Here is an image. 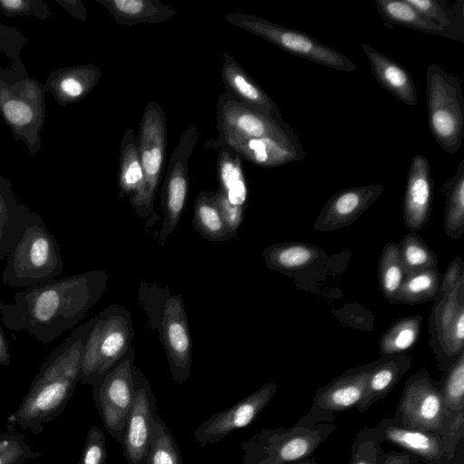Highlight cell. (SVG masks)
Returning a JSON list of instances; mask_svg holds the SVG:
<instances>
[{
    "label": "cell",
    "instance_id": "obj_1",
    "mask_svg": "<svg viewBox=\"0 0 464 464\" xmlns=\"http://www.w3.org/2000/svg\"><path fill=\"white\" fill-rule=\"evenodd\" d=\"M107 283L105 270H93L26 287L14 295L13 304L0 301L2 322L49 344L86 316Z\"/></svg>",
    "mask_w": 464,
    "mask_h": 464
},
{
    "label": "cell",
    "instance_id": "obj_2",
    "mask_svg": "<svg viewBox=\"0 0 464 464\" xmlns=\"http://www.w3.org/2000/svg\"><path fill=\"white\" fill-rule=\"evenodd\" d=\"M94 318L73 329L41 365L9 421L39 435L66 408L80 381L84 344Z\"/></svg>",
    "mask_w": 464,
    "mask_h": 464
},
{
    "label": "cell",
    "instance_id": "obj_3",
    "mask_svg": "<svg viewBox=\"0 0 464 464\" xmlns=\"http://www.w3.org/2000/svg\"><path fill=\"white\" fill-rule=\"evenodd\" d=\"M63 268L58 242L41 216L31 212L23 232L7 255L3 284L26 288L54 280Z\"/></svg>",
    "mask_w": 464,
    "mask_h": 464
},
{
    "label": "cell",
    "instance_id": "obj_4",
    "mask_svg": "<svg viewBox=\"0 0 464 464\" xmlns=\"http://www.w3.org/2000/svg\"><path fill=\"white\" fill-rule=\"evenodd\" d=\"M335 430L333 423H314L305 415L289 428H264L241 444L242 464H289L310 458Z\"/></svg>",
    "mask_w": 464,
    "mask_h": 464
},
{
    "label": "cell",
    "instance_id": "obj_5",
    "mask_svg": "<svg viewBox=\"0 0 464 464\" xmlns=\"http://www.w3.org/2000/svg\"><path fill=\"white\" fill-rule=\"evenodd\" d=\"M93 318L80 373V381L92 386L121 360L134 335L130 313L124 306L109 305Z\"/></svg>",
    "mask_w": 464,
    "mask_h": 464
},
{
    "label": "cell",
    "instance_id": "obj_6",
    "mask_svg": "<svg viewBox=\"0 0 464 464\" xmlns=\"http://www.w3.org/2000/svg\"><path fill=\"white\" fill-rule=\"evenodd\" d=\"M166 123L162 107L157 102H150L144 109L137 137L143 184L140 191L130 198L134 211L145 221V232L160 218L154 210V202L165 163Z\"/></svg>",
    "mask_w": 464,
    "mask_h": 464
},
{
    "label": "cell",
    "instance_id": "obj_7",
    "mask_svg": "<svg viewBox=\"0 0 464 464\" xmlns=\"http://www.w3.org/2000/svg\"><path fill=\"white\" fill-rule=\"evenodd\" d=\"M430 131L449 154L457 152L464 137V98L458 77L432 63L426 73Z\"/></svg>",
    "mask_w": 464,
    "mask_h": 464
},
{
    "label": "cell",
    "instance_id": "obj_8",
    "mask_svg": "<svg viewBox=\"0 0 464 464\" xmlns=\"http://www.w3.org/2000/svg\"><path fill=\"white\" fill-rule=\"evenodd\" d=\"M44 85L26 78L10 84L0 79V114L15 140H22L31 156L41 147L45 120Z\"/></svg>",
    "mask_w": 464,
    "mask_h": 464
},
{
    "label": "cell",
    "instance_id": "obj_9",
    "mask_svg": "<svg viewBox=\"0 0 464 464\" xmlns=\"http://www.w3.org/2000/svg\"><path fill=\"white\" fill-rule=\"evenodd\" d=\"M224 18L231 24L256 34L295 55L346 72L357 69L347 56L304 33L247 14L228 13Z\"/></svg>",
    "mask_w": 464,
    "mask_h": 464
},
{
    "label": "cell",
    "instance_id": "obj_10",
    "mask_svg": "<svg viewBox=\"0 0 464 464\" xmlns=\"http://www.w3.org/2000/svg\"><path fill=\"white\" fill-rule=\"evenodd\" d=\"M132 347L92 387L93 400L109 434L121 445L127 419L136 394Z\"/></svg>",
    "mask_w": 464,
    "mask_h": 464
},
{
    "label": "cell",
    "instance_id": "obj_11",
    "mask_svg": "<svg viewBox=\"0 0 464 464\" xmlns=\"http://www.w3.org/2000/svg\"><path fill=\"white\" fill-rule=\"evenodd\" d=\"M393 418L405 428L440 433L445 421L440 382L424 368L410 375Z\"/></svg>",
    "mask_w": 464,
    "mask_h": 464
},
{
    "label": "cell",
    "instance_id": "obj_12",
    "mask_svg": "<svg viewBox=\"0 0 464 464\" xmlns=\"http://www.w3.org/2000/svg\"><path fill=\"white\" fill-rule=\"evenodd\" d=\"M198 141V128L190 124L180 135L167 169L161 192L162 225L157 237L163 246L177 227L187 203L188 193V161Z\"/></svg>",
    "mask_w": 464,
    "mask_h": 464
},
{
    "label": "cell",
    "instance_id": "obj_13",
    "mask_svg": "<svg viewBox=\"0 0 464 464\" xmlns=\"http://www.w3.org/2000/svg\"><path fill=\"white\" fill-rule=\"evenodd\" d=\"M218 134L244 139H272L301 145L298 137L286 123L254 111L239 103L228 92L220 93L217 104Z\"/></svg>",
    "mask_w": 464,
    "mask_h": 464
},
{
    "label": "cell",
    "instance_id": "obj_14",
    "mask_svg": "<svg viewBox=\"0 0 464 464\" xmlns=\"http://www.w3.org/2000/svg\"><path fill=\"white\" fill-rule=\"evenodd\" d=\"M373 366L374 362L350 368L318 388L305 416L314 423H331L335 413L357 407Z\"/></svg>",
    "mask_w": 464,
    "mask_h": 464
},
{
    "label": "cell",
    "instance_id": "obj_15",
    "mask_svg": "<svg viewBox=\"0 0 464 464\" xmlns=\"http://www.w3.org/2000/svg\"><path fill=\"white\" fill-rule=\"evenodd\" d=\"M174 382L185 383L191 373L192 342L182 295H171L157 331Z\"/></svg>",
    "mask_w": 464,
    "mask_h": 464
},
{
    "label": "cell",
    "instance_id": "obj_16",
    "mask_svg": "<svg viewBox=\"0 0 464 464\" xmlns=\"http://www.w3.org/2000/svg\"><path fill=\"white\" fill-rule=\"evenodd\" d=\"M276 391L277 384L269 382L236 404L210 416L194 431L200 448L217 443L234 430L250 425L269 404Z\"/></svg>",
    "mask_w": 464,
    "mask_h": 464
},
{
    "label": "cell",
    "instance_id": "obj_17",
    "mask_svg": "<svg viewBox=\"0 0 464 464\" xmlns=\"http://www.w3.org/2000/svg\"><path fill=\"white\" fill-rule=\"evenodd\" d=\"M136 394L130 411L121 448L128 464H144L150 447L157 413L156 397L149 380L135 372Z\"/></svg>",
    "mask_w": 464,
    "mask_h": 464
},
{
    "label": "cell",
    "instance_id": "obj_18",
    "mask_svg": "<svg viewBox=\"0 0 464 464\" xmlns=\"http://www.w3.org/2000/svg\"><path fill=\"white\" fill-rule=\"evenodd\" d=\"M380 184L349 188L334 193L324 205L314 228L327 232L354 223L382 193Z\"/></svg>",
    "mask_w": 464,
    "mask_h": 464
},
{
    "label": "cell",
    "instance_id": "obj_19",
    "mask_svg": "<svg viewBox=\"0 0 464 464\" xmlns=\"http://www.w3.org/2000/svg\"><path fill=\"white\" fill-rule=\"evenodd\" d=\"M434 183L428 159L415 155L410 164L403 198V221L411 232L427 225L431 213Z\"/></svg>",
    "mask_w": 464,
    "mask_h": 464
},
{
    "label": "cell",
    "instance_id": "obj_20",
    "mask_svg": "<svg viewBox=\"0 0 464 464\" xmlns=\"http://www.w3.org/2000/svg\"><path fill=\"white\" fill-rule=\"evenodd\" d=\"M205 146L211 148L226 146L237 153L241 159L263 168L282 166L304 157L302 145L285 143L272 139H244L218 134L215 140L207 142Z\"/></svg>",
    "mask_w": 464,
    "mask_h": 464
},
{
    "label": "cell",
    "instance_id": "obj_21",
    "mask_svg": "<svg viewBox=\"0 0 464 464\" xmlns=\"http://www.w3.org/2000/svg\"><path fill=\"white\" fill-rule=\"evenodd\" d=\"M383 441L401 447L422 464H447L441 438L439 433L409 429L393 417L384 418L374 427Z\"/></svg>",
    "mask_w": 464,
    "mask_h": 464
},
{
    "label": "cell",
    "instance_id": "obj_22",
    "mask_svg": "<svg viewBox=\"0 0 464 464\" xmlns=\"http://www.w3.org/2000/svg\"><path fill=\"white\" fill-rule=\"evenodd\" d=\"M221 78L228 92L239 103L274 121L285 122L275 102L257 85L240 64L227 53H223Z\"/></svg>",
    "mask_w": 464,
    "mask_h": 464
},
{
    "label": "cell",
    "instance_id": "obj_23",
    "mask_svg": "<svg viewBox=\"0 0 464 464\" xmlns=\"http://www.w3.org/2000/svg\"><path fill=\"white\" fill-rule=\"evenodd\" d=\"M102 76L100 67L82 64L59 68L48 76L44 92H51L56 102L65 106L82 101L98 83Z\"/></svg>",
    "mask_w": 464,
    "mask_h": 464
},
{
    "label": "cell",
    "instance_id": "obj_24",
    "mask_svg": "<svg viewBox=\"0 0 464 464\" xmlns=\"http://www.w3.org/2000/svg\"><path fill=\"white\" fill-rule=\"evenodd\" d=\"M411 357L407 353L382 355L374 361L362 401L356 407L363 413L373 403L386 397L411 368Z\"/></svg>",
    "mask_w": 464,
    "mask_h": 464
},
{
    "label": "cell",
    "instance_id": "obj_25",
    "mask_svg": "<svg viewBox=\"0 0 464 464\" xmlns=\"http://www.w3.org/2000/svg\"><path fill=\"white\" fill-rule=\"evenodd\" d=\"M362 47L377 82L401 102L415 105L416 87L408 71L370 45L362 44Z\"/></svg>",
    "mask_w": 464,
    "mask_h": 464
},
{
    "label": "cell",
    "instance_id": "obj_26",
    "mask_svg": "<svg viewBox=\"0 0 464 464\" xmlns=\"http://www.w3.org/2000/svg\"><path fill=\"white\" fill-rule=\"evenodd\" d=\"M121 25L159 24L174 17L176 10L159 0H96Z\"/></svg>",
    "mask_w": 464,
    "mask_h": 464
},
{
    "label": "cell",
    "instance_id": "obj_27",
    "mask_svg": "<svg viewBox=\"0 0 464 464\" xmlns=\"http://www.w3.org/2000/svg\"><path fill=\"white\" fill-rule=\"evenodd\" d=\"M30 209L20 204L11 188L9 179L0 176V259L7 256L23 232Z\"/></svg>",
    "mask_w": 464,
    "mask_h": 464
},
{
    "label": "cell",
    "instance_id": "obj_28",
    "mask_svg": "<svg viewBox=\"0 0 464 464\" xmlns=\"http://www.w3.org/2000/svg\"><path fill=\"white\" fill-rule=\"evenodd\" d=\"M266 265L280 273H293L310 267L320 257L321 249L304 242H280L263 250Z\"/></svg>",
    "mask_w": 464,
    "mask_h": 464
},
{
    "label": "cell",
    "instance_id": "obj_29",
    "mask_svg": "<svg viewBox=\"0 0 464 464\" xmlns=\"http://www.w3.org/2000/svg\"><path fill=\"white\" fill-rule=\"evenodd\" d=\"M217 159L218 191L227 200L240 208L246 209L248 190L242 168L241 158L231 149L220 146Z\"/></svg>",
    "mask_w": 464,
    "mask_h": 464
},
{
    "label": "cell",
    "instance_id": "obj_30",
    "mask_svg": "<svg viewBox=\"0 0 464 464\" xmlns=\"http://www.w3.org/2000/svg\"><path fill=\"white\" fill-rule=\"evenodd\" d=\"M445 32V37L464 42V1L406 0Z\"/></svg>",
    "mask_w": 464,
    "mask_h": 464
},
{
    "label": "cell",
    "instance_id": "obj_31",
    "mask_svg": "<svg viewBox=\"0 0 464 464\" xmlns=\"http://www.w3.org/2000/svg\"><path fill=\"white\" fill-rule=\"evenodd\" d=\"M143 184L138 138L131 129H127L121 141L120 166L118 174L119 196L136 195Z\"/></svg>",
    "mask_w": 464,
    "mask_h": 464
},
{
    "label": "cell",
    "instance_id": "obj_32",
    "mask_svg": "<svg viewBox=\"0 0 464 464\" xmlns=\"http://www.w3.org/2000/svg\"><path fill=\"white\" fill-rule=\"evenodd\" d=\"M441 189L446 195L444 230L450 238L457 240L464 232V160Z\"/></svg>",
    "mask_w": 464,
    "mask_h": 464
},
{
    "label": "cell",
    "instance_id": "obj_33",
    "mask_svg": "<svg viewBox=\"0 0 464 464\" xmlns=\"http://www.w3.org/2000/svg\"><path fill=\"white\" fill-rule=\"evenodd\" d=\"M192 226L209 241L224 242L231 239L211 191H200L198 194L194 204Z\"/></svg>",
    "mask_w": 464,
    "mask_h": 464
},
{
    "label": "cell",
    "instance_id": "obj_34",
    "mask_svg": "<svg viewBox=\"0 0 464 464\" xmlns=\"http://www.w3.org/2000/svg\"><path fill=\"white\" fill-rule=\"evenodd\" d=\"M377 11L391 24L408 27L420 32L445 37V32L406 0H375Z\"/></svg>",
    "mask_w": 464,
    "mask_h": 464
},
{
    "label": "cell",
    "instance_id": "obj_35",
    "mask_svg": "<svg viewBox=\"0 0 464 464\" xmlns=\"http://www.w3.org/2000/svg\"><path fill=\"white\" fill-rule=\"evenodd\" d=\"M421 325L420 314L397 320L381 337L379 345L381 355L406 353L419 340Z\"/></svg>",
    "mask_w": 464,
    "mask_h": 464
},
{
    "label": "cell",
    "instance_id": "obj_36",
    "mask_svg": "<svg viewBox=\"0 0 464 464\" xmlns=\"http://www.w3.org/2000/svg\"><path fill=\"white\" fill-rule=\"evenodd\" d=\"M397 245L405 277L437 268V255L418 234L411 232L404 235Z\"/></svg>",
    "mask_w": 464,
    "mask_h": 464
},
{
    "label": "cell",
    "instance_id": "obj_37",
    "mask_svg": "<svg viewBox=\"0 0 464 464\" xmlns=\"http://www.w3.org/2000/svg\"><path fill=\"white\" fill-rule=\"evenodd\" d=\"M405 278L397 243H387L378 262V281L383 296L392 304H398L397 296Z\"/></svg>",
    "mask_w": 464,
    "mask_h": 464
},
{
    "label": "cell",
    "instance_id": "obj_38",
    "mask_svg": "<svg viewBox=\"0 0 464 464\" xmlns=\"http://www.w3.org/2000/svg\"><path fill=\"white\" fill-rule=\"evenodd\" d=\"M441 276L437 268L427 269L407 276L398 292V304H420L431 301L438 294Z\"/></svg>",
    "mask_w": 464,
    "mask_h": 464
},
{
    "label": "cell",
    "instance_id": "obj_39",
    "mask_svg": "<svg viewBox=\"0 0 464 464\" xmlns=\"http://www.w3.org/2000/svg\"><path fill=\"white\" fill-rule=\"evenodd\" d=\"M440 382L444 401L446 421L460 411H464V351L442 373Z\"/></svg>",
    "mask_w": 464,
    "mask_h": 464
},
{
    "label": "cell",
    "instance_id": "obj_40",
    "mask_svg": "<svg viewBox=\"0 0 464 464\" xmlns=\"http://www.w3.org/2000/svg\"><path fill=\"white\" fill-rule=\"evenodd\" d=\"M144 464H183L179 448L160 416L153 425L150 447Z\"/></svg>",
    "mask_w": 464,
    "mask_h": 464
},
{
    "label": "cell",
    "instance_id": "obj_41",
    "mask_svg": "<svg viewBox=\"0 0 464 464\" xmlns=\"http://www.w3.org/2000/svg\"><path fill=\"white\" fill-rule=\"evenodd\" d=\"M41 456L26 443L24 434L0 433V464H40Z\"/></svg>",
    "mask_w": 464,
    "mask_h": 464
},
{
    "label": "cell",
    "instance_id": "obj_42",
    "mask_svg": "<svg viewBox=\"0 0 464 464\" xmlns=\"http://www.w3.org/2000/svg\"><path fill=\"white\" fill-rule=\"evenodd\" d=\"M170 295L169 285L160 287L145 281L140 284L139 301L147 313L150 327L154 332L160 327L166 303Z\"/></svg>",
    "mask_w": 464,
    "mask_h": 464
},
{
    "label": "cell",
    "instance_id": "obj_43",
    "mask_svg": "<svg viewBox=\"0 0 464 464\" xmlns=\"http://www.w3.org/2000/svg\"><path fill=\"white\" fill-rule=\"evenodd\" d=\"M382 442L374 427L361 430L352 445L350 464H380Z\"/></svg>",
    "mask_w": 464,
    "mask_h": 464
},
{
    "label": "cell",
    "instance_id": "obj_44",
    "mask_svg": "<svg viewBox=\"0 0 464 464\" xmlns=\"http://www.w3.org/2000/svg\"><path fill=\"white\" fill-rule=\"evenodd\" d=\"M0 12L8 17L28 15L44 20L52 16L48 5L41 0H0Z\"/></svg>",
    "mask_w": 464,
    "mask_h": 464
},
{
    "label": "cell",
    "instance_id": "obj_45",
    "mask_svg": "<svg viewBox=\"0 0 464 464\" xmlns=\"http://www.w3.org/2000/svg\"><path fill=\"white\" fill-rule=\"evenodd\" d=\"M107 447L103 431L92 427L86 436L78 464H106Z\"/></svg>",
    "mask_w": 464,
    "mask_h": 464
},
{
    "label": "cell",
    "instance_id": "obj_46",
    "mask_svg": "<svg viewBox=\"0 0 464 464\" xmlns=\"http://www.w3.org/2000/svg\"><path fill=\"white\" fill-rule=\"evenodd\" d=\"M446 459L449 461L455 457L458 444L464 435V411L445 421L440 431Z\"/></svg>",
    "mask_w": 464,
    "mask_h": 464
},
{
    "label": "cell",
    "instance_id": "obj_47",
    "mask_svg": "<svg viewBox=\"0 0 464 464\" xmlns=\"http://www.w3.org/2000/svg\"><path fill=\"white\" fill-rule=\"evenodd\" d=\"M213 196L231 238L236 237L244 219L245 209L230 204L218 190L213 192Z\"/></svg>",
    "mask_w": 464,
    "mask_h": 464
},
{
    "label": "cell",
    "instance_id": "obj_48",
    "mask_svg": "<svg viewBox=\"0 0 464 464\" xmlns=\"http://www.w3.org/2000/svg\"><path fill=\"white\" fill-rule=\"evenodd\" d=\"M464 281L463 261L455 257L448 266L441 277L440 291L442 295L450 294L461 282Z\"/></svg>",
    "mask_w": 464,
    "mask_h": 464
},
{
    "label": "cell",
    "instance_id": "obj_49",
    "mask_svg": "<svg viewBox=\"0 0 464 464\" xmlns=\"http://www.w3.org/2000/svg\"><path fill=\"white\" fill-rule=\"evenodd\" d=\"M380 464H421L418 458L407 451L383 452Z\"/></svg>",
    "mask_w": 464,
    "mask_h": 464
},
{
    "label": "cell",
    "instance_id": "obj_50",
    "mask_svg": "<svg viewBox=\"0 0 464 464\" xmlns=\"http://www.w3.org/2000/svg\"><path fill=\"white\" fill-rule=\"evenodd\" d=\"M68 13L77 19L85 22L87 19V12L82 0H54Z\"/></svg>",
    "mask_w": 464,
    "mask_h": 464
},
{
    "label": "cell",
    "instance_id": "obj_51",
    "mask_svg": "<svg viewBox=\"0 0 464 464\" xmlns=\"http://www.w3.org/2000/svg\"><path fill=\"white\" fill-rule=\"evenodd\" d=\"M11 363V354L8 340L0 326V365L8 366Z\"/></svg>",
    "mask_w": 464,
    "mask_h": 464
},
{
    "label": "cell",
    "instance_id": "obj_52",
    "mask_svg": "<svg viewBox=\"0 0 464 464\" xmlns=\"http://www.w3.org/2000/svg\"><path fill=\"white\" fill-rule=\"evenodd\" d=\"M289 464H318V463L316 462L314 458L310 457V458L301 459L298 461H295V462H292Z\"/></svg>",
    "mask_w": 464,
    "mask_h": 464
}]
</instances>
